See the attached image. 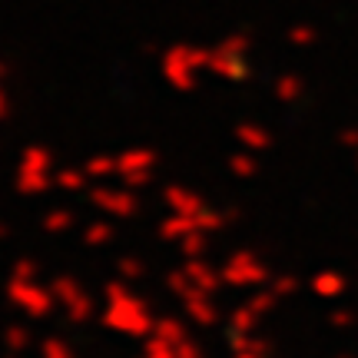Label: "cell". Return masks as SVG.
<instances>
[{
    "mask_svg": "<svg viewBox=\"0 0 358 358\" xmlns=\"http://www.w3.org/2000/svg\"><path fill=\"white\" fill-rule=\"evenodd\" d=\"M319 292H325V295L342 292V279H338V275H322V279H319Z\"/></svg>",
    "mask_w": 358,
    "mask_h": 358,
    "instance_id": "obj_1",
    "label": "cell"
}]
</instances>
